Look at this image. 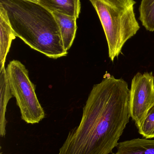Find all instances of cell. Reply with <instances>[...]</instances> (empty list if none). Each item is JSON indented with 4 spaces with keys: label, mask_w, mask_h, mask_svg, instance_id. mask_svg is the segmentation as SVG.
Returning <instances> with one entry per match:
<instances>
[{
    "label": "cell",
    "mask_w": 154,
    "mask_h": 154,
    "mask_svg": "<svg viewBox=\"0 0 154 154\" xmlns=\"http://www.w3.org/2000/svg\"><path fill=\"white\" fill-rule=\"evenodd\" d=\"M13 97L11 92L6 75V69L4 67L0 69V135L5 136L6 121L5 112L9 100Z\"/></svg>",
    "instance_id": "obj_9"
},
{
    "label": "cell",
    "mask_w": 154,
    "mask_h": 154,
    "mask_svg": "<svg viewBox=\"0 0 154 154\" xmlns=\"http://www.w3.org/2000/svg\"><path fill=\"white\" fill-rule=\"evenodd\" d=\"M138 129V133L144 138H154V104L149 109Z\"/></svg>",
    "instance_id": "obj_12"
},
{
    "label": "cell",
    "mask_w": 154,
    "mask_h": 154,
    "mask_svg": "<svg viewBox=\"0 0 154 154\" xmlns=\"http://www.w3.org/2000/svg\"><path fill=\"white\" fill-rule=\"evenodd\" d=\"M112 154H154V140L136 138L118 143Z\"/></svg>",
    "instance_id": "obj_8"
},
{
    "label": "cell",
    "mask_w": 154,
    "mask_h": 154,
    "mask_svg": "<svg viewBox=\"0 0 154 154\" xmlns=\"http://www.w3.org/2000/svg\"><path fill=\"white\" fill-rule=\"evenodd\" d=\"M10 89L16 99L21 117L27 124L40 122L45 117L44 110L35 93V88L29 77V71L18 60H13L6 68Z\"/></svg>",
    "instance_id": "obj_4"
},
{
    "label": "cell",
    "mask_w": 154,
    "mask_h": 154,
    "mask_svg": "<svg viewBox=\"0 0 154 154\" xmlns=\"http://www.w3.org/2000/svg\"><path fill=\"white\" fill-rule=\"evenodd\" d=\"M139 19L147 30L154 32V0H142Z\"/></svg>",
    "instance_id": "obj_11"
},
{
    "label": "cell",
    "mask_w": 154,
    "mask_h": 154,
    "mask_svg": "<svg viewBox=\"0 0 154 154\" xmlns=\"http://www.w3.org/2000/svg\"><path fill=\"white\" fill-rule=\"evenodd\" d=\"M0 69L5 67V63L12 42L16 38L9 20L6 10L0 5Z\"/></svg>",
    "instance_id": "obj_6"
},
{
    "label": "cell",
    "mask_w": 154,
    "mask_h": 154,
    "mask_svg": "<svg viewBox=\"0 0 154 154\" xmlns=\"http://www.w3.org/2000/svg\"><path fill=\"white\" fill-rule=\"evenodd\" d=\"M59 27L64 48L67 51L70 49L76 37L77 18L59 12H52Z\"/></svg>",
    "instance_id": "obj_7"
},
{
    "label": "cell",
    "mask_w": 154,
    "mask_h": 154,
    "mask_svg": "<svg viewBox=\"0 0 154 154\" xmlns=\"http://www.w3.org/2000/svg\"><path fill=\"white\" fill-rule=\"evenodd\" d=\"M102 24L112 62L118 57L123 46L140 29L136 18L134 0H89Z\"/></svg>",
    "instance_id": "obj_3"
},
{
    "label": "cell",
    "mask_w": 154,
    "mask_h": 154,
    "mask_svg": "<svg viewBox=\"0 0 154 154\" xmlns=\"http://www.w3.org/2000/svg\"><path fill=\"white\" fill-rule=\"evenodd\" d=\"M24 1H28V2H32L39 4L40 0H24Z\"/></svg>",
    "instance_id": "obj_13"
},
{
    "label": "cell",
    "mask_w": 154,
    "mask_h": 154,
    "mask_svg": "<svg viewBox=\"0 0 154 154\" xmlns=\"http://www.w3.org/2000/svg\"><path fill=\"white\" fill-rule=\"evenodd\" d=\"M129 95L124 80L106 74L93 86L79 125L69 132L58 154L112 152L131 117Z\"/></svg>",
    "instance_id": "obj_1"
},
{
    "label": "cell",
    "mask_w": 154,
    "mask_h": 154,
    "mask_svg": "<svg viewBox=\"0 0 154 154\" xmlns=\"http://www.w3.org/2000/svg\"><path fill=\"white\" fill-rule=\"evenodd\" d=\"M39 4L51 11L59 12L77 19L80 13V0H40Z\"/></svg>",
    "instance_id": "obj_10"
},
{
    "label": "cell",
    "mask_w": 154,
    "mask_h": 154,
    "mask_svg": "<svg viewBox=\"0 0 154 154\" xmlns=\"http://www.w3.org/2000/svg\"><path fill=\"white\" fill-rule=\"evenodd\" d=\"M16 37L50 58L65 57L59 27L52 12L39 4L24 0H0Z\"/></svg>",
    "instance_id": "obj_2"
},
{
    "label": "cell",
    "mask_w": 154,
    "mask_h": 154,
    "mask_svg": "<svg viewBox=\"0 0 154 154\" xmlns=\"http://www.w3.org/2000/svg\"><path fill=\"white\" fill-rule=\"evenodd\" d=\"M154 104V76L152 72L137 73L131 82L129 95L131 117L137 128L143 121Z\"/></svg>",
    "instance_id": "obj_5"
}]
</instances>
